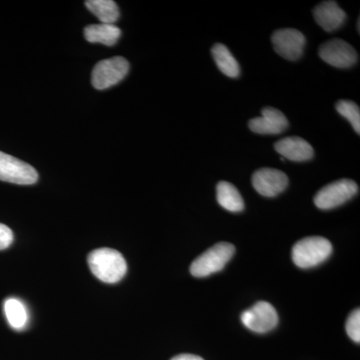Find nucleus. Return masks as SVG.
<instances>
[{
  "instance_id": "f257e3e1",
  "label": "nucleus",
  "mask_w": 360,
  "mask_h": 360,
  "mask_svg": "<svg viewBox=\"0 0 360 360\" xmlns=\"http://www.w3.org/2000/svg\"><path fill=\"white\" fill-rule=\"evenodd\" d=\"M87 262L92 274L103 283H118L127 274V264L124 257L120 251L112 248H99L91 251Z\"/></svg>"
},
{
  "instance_id": "f03ea898",
  "label": "nucleus",
  "mask_w": 360,
  "mask_h": 360,
  "mask_svg": "<svg viewBox=\"0 0 360 360\" xmlns=\"http://www.w3.org/2000/svg\"><path fill=\"white\" fill-rule=\"evenodd\" d=\"M331 253L333 245L328 239L321 236H309L295 243L291 257L300 269H311L326 262Z\"/></svg>"
},
{
  "instance_id": "7ed1b4c3",
  "label": "nucleus",
  "mask_w": 360,
  "mask_h": 360,
  "mask_svg": "<svg viewBox=\"0 0 360 360\" xmlns=\"http://www.w3.org/2000/svg\"><path fill=\"white\" fill-rule=\"evenodd\" d=\"M236 252L231 243H219L205 251L191 265V274L194 277L212 276L224 269Z\"/></svg>"
},
{
  "instance_id": "20e7f679",
  "label": "nucleus",
  "mask_w": 360,
  "mask_h": 360,
  "mask_svg": "<svg viewBox=\"0 0 360 360\" xmlns=\"http://www.w3.org/2000/svg\"><path fill=\"white\" fill-rule=\"evenodd\" d=\"M359 193V186L352 179H340L322 187L314 196V205L319 210L338 207Z\"/></svg>"
},
{
  "instance_id": "39448f33",
  "label": "nucleus",
  "mask_w": 360,
  "mask_h": 360,
  "mask_svg": "<svg viewBox=\"0 0 360 360\" xmlns=\"http://www.w3.org/2000/svg\"><path fill=\"white\" fill-rule=\"evenodd\" d=\"M129 71V63L124 58L104 59L94 66L91 82L94 89L103 90L122 82Z\"/></svg>"
},
{
  "instance_id": "423d86ee",
  "label": "nucleus",
  "mask_w": 360,
  "mask_h": 360,
  "mask_svg": "<svg viewBox=\"0 0 360 360\" xmlns=\"http://www.w3.org/2000/svg\"><path fill=\"white\" fill-rule=\"evenodd\" d=\"M39 179L37 170L18 158L0 151V180L11 184L30 186Z\"/></svg>"
},
{
  "instance_id": "0eeeda50",
  "label": "nucleus",
  "mask_w": 360,
  "mask_h": 360,
  "mask_svg": "<svg viewBox=\"0 0 360 360\" xmlns=\"http://www.w3.org/2000/svg\"><path fill=\"white\" fill-rule=\"evenodd\" d=\"M241 321L253 333H266L276 328L278 314L270 303L258 302L251 309L243 311Z\"/></svg>"
},
{
  "instance_id": "6e6552de",
  "label": "nucleus",
  "mask_w": 360,
  "mask_h": 360,
  "mask_svg": "<svg viewBox=\"0 0 360 360\" xmlns=\"http://www.w3.org/2000/svg\"><path fill=\"white\" fill-rule=\"evenodd\" d=\"M271 41L276 53L291 61L302 58L307 44L304 35L295 28L276 30L272 34Z\"/></svg>"
},
{
  "instance_id": "1a4fd4ad",
  "label": "nucleus",
  "mask_w": 360,
  "mask_h": 360,
  "mask_svg": "<svg viewBox=\"0 0 360 360\" xmlns=\"http://www.w3.org/2000/svg\"><path fill=\"white\" fill-rule=\"evenodd\" d=\"M319 56L328 65L338 68H348L357 63V52L342 39H331L319 47Z\"/></svg>"
},
{
  "instance_id": "9d476101",
  "label": "nucleus",
  "mask_w": 360,
  "mask_h": 360,
  "mask_svg": "<svg viewBox=\"0 0 360 360\" xmlns=\"http://www.w3.org/2000/svg\"><path fill=\"white\" fill-rule=\"evenodd\" d=\"M252 186L265 198H274L285 191L288 177L284 172L274 168H262L252 175Z\"/></svg>"
},
{
  "instance_id": "9b49d317",
  "label": "nucleus",
  "mask_w": 360,
  "mask_h": 360,
  "mask_svg": "<svg viewBox=\"0 0 360 360\" xmlns=\"http://www.w3.org/2000/svg\"><path fill=\"white\" fill-rule=\"evenodd\" d=\"M252 132L258 134H279L288 127V120L281 110L265 108L262 116L252 118L248 123Z\"/></svg>"
},
{
  "instance_id": "f8f14e48",
  "label": "nucleus",
  "mask_w": 360,
  "mask_h": 360,
  "mask_svg": "<svg viewBox=\"0 0 360 360\" xmlns=\"http://www.w3.org/2000/svg\"><path fill=\"white\" fill-rule=\"evenodd\" d=\"M274 149L284 160L296 161H307L314 156V150L309 142L302 137L291 136L281 139L274 144Z\"/></svg>"
},
{
  "instance_id": "ddd939ff",
  "label": "nucleus",
  "mask_w": 360,
  "mask_h": 360,
  "mask_svg": "<svg viewBox=\"0 0 360 360\" xmlns=\"http://www.w3.org/2000/svg\"><path fill=\"white\" fill-rule=\"evenodd\" d=\"M314 20L322 30L335 32L347 20V14L335 1H323L314 9Z\"/></svg>"
},
{
  "instance_id": "4468645a",
  "label": "nucleus",
  "mask_w": 360,
  "mask_h": 360,
  "mask_svg": "<svg viewBox=\"0 0 360 360\" xmlns=\"http://www.w3.org/2000/svg\"><path fill=\"white\" fill-rule=\"evenodd\" d=\"M122 37V30L115 25H92L84 28L85 39L91 44H103L108 46L115 45Z\"/></svg>"
},
{
  "instance_id": "2eb2a0df",
  "label": "nucleus",
  "mask_w": 360,
  "mask_h": 360,
  "mask_svg": "<svg viewBox=\"0 0 360 360\" xmlns=\"http://www.w3.org/2000/svg\"><path fill=\"white\" fill-rule=\"evenodd\" d=\"M217 202L224 210L231 212H240L245 210V201L233 184L220 181L217 186Z\"/></svg>"
},
{
  "instance_id": "dca6fc26",
  "label": "nucleus",
  "mask_w": 360,
  "mask_h": 360,
  "mask_svg": "<svg viewBox=\"0 0 360 360\" xmlns=\"http://www.w3.org/2000/svg\"><path fill=\"white\" fill-rule=\"evenodd\" d=\"M212 54L217 68L226 77L236 78L240 75V68L238 60L232 56L229 49L222 44H217L212 47Z\"/></svg>"
},
{
  "instance_id": "f3484780",
  "label": "nucleus",
  "mask_w": 360,
  "mask_h": 360,
  "mask_svg": "<svg viewBox=\"0 0 360 360\" xmlns=\"http://www.w3.org/2000/svg\"><path fill=\"white\" fill-rule=\"evenodd\" d=\"M85 6L104 25H115L120 18V9L112 0H89Z\"/></svg>"
},
{
  "instance_id": "a211bd4d",
  "label": "nucleus",
  "mask_w": 360,
  "mask_h": 360,
  "mask_svg": "<svg viewBox=\"0 0 360 360\" xmlns=\"http://www.w3.org/2000/svg\"><path fill=\"white\" fill-rule=\"evenodd\" d=\"M7 321L14 329H22L27 323L28 315L25 304L16 298H9L4 302Z\"/></svg>"
},
{
  "instance_id": "6ab92c4d",
  "label": "nucleus",
  "mask_w": 360,
  "mask_h": 360,
  "mask_svg": "<svg viewBox=\"0 0 360 360\" xmlns=\"http://www.w3.org/2000/svg\"><path fill=\"white\" fill-rule=\"evenodd\" d=\"M336 110L343 117L352 123L357 134H360V110L359 106L352 101H340L335 105Z\"/></svg>"
},
{
  "instance_id": "aec40b11",
  "label": "nucleus",
  "mask_w": 360,
  "mask_h": 360,
  "mask_svg": "<svg viewBox=\"0 0 360 360\" xmlns=\"http://www.w3.org/2000/svg\"><path fill=\"white\" fill-rule=\"evenodd\" d=\"M347 333L354 342H360V310H354L347 321Z\"/></svg>"
},
{
  "instance_id": "412c9836",
  "label": "nucleus",
  "mask_w": 360,
  "mask_h": 360,
  "mask_svg": "<svg viewBox=\"0 0 360 360\" xmlns=\"http://www.w3.org/2000/svg\"><path fill=\"white\" fill-rule=\"evenodd\" d=\"M13 241V232L6 224H0V250H6Z\"/></svg>"
},
{
  "instance_id": "4be33fe9",
  "label": "nucleus",
  "mask_w": 360,
  "mask_h": 360,
  "mask_svg": "<svg viewBox=\"0 0 360 360\" xmlns=\"http://www.w3.org/2000/svg\"><path fill=\"white\" fill-rule=\"evenodd\" d=\"M170 360H205L202 357L198 356V355L193 354H179L177 356H174V359Z\"/></svg>"
}]
</instances>
